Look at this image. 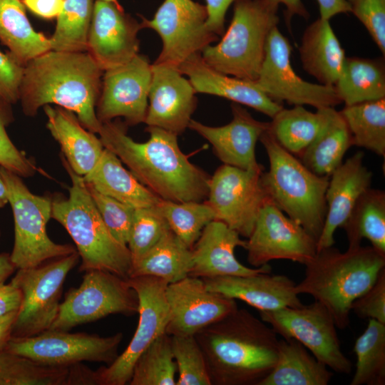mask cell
I'll return each instance as SVG.
<instances>
[{
    "label": "cell",
    "mask_w": 385,
    "mask_h": 385,
    "mask_svg": "<svg viewBox=\"0 0 385 385\" xmlns=\"http://www.w3.org/2000/svg\"><path fill=\"white\" fill-rule=\"evenodd\" d=\"M149 139L138 143L127 135L120 120L101 123L98 133L105 148L112 151L133 175L160 199L177 202L205 201L210 177L180 150L178 135L147 126Z\"/></svg>",
    "instance_id": "cell-1"
},
{
    "label": "cell",
    "mask_w": 385,
    "mask_h": 385,
    "mask_svg": "<svg viewBox=\"0 0 385 385\" xmlns=\"http://www.w3.org/2000/svg\"><path fill=\"white\" fill-rule=\"evenodd\" d=\"M103 71L88 52L50 50L26 63L19 87L24 114L33 116L51 103L73 112L82 125L98 133L96 108Z\"/></svg>",
    "instance_id": "cell-2"
},
{
    "label": "cell",
    "mask_w": 385,
    "mask_h": 385,
    "mask_svg": "<svg viewBox=\"0 0 385 385\" xmlns=\"http://www.w3.org/2000/svg\"><path fill=\"white\" fill-rule=\"evenodd\" d=\"M277 335L262 319L237 308L195 337L212 385H258L275 365Z\"/></svg>",
    "instance_id": "cell-3"
},
{
    "label": "cell",
    "mask_w": 385,
    "mask_h": 385,
    "mask_svg": "<svg viewBox=\"0 0 385 385\" xmlns=\"http://www.w3.org/2000/svg\"><path fill=\"white\" fill-rule=\"evenodd\" d=\"M304 279L295 286L298 294L311 295L329 312L336 327L350 323L353 302L364 294L385 268V256L371 246L341 252L333 246L317 252L305 265Z\"/></svg>",
    "instance_id": "cell-4"
},
{
    "label": "cell",
    "mask_w": 385,
    "mask_h": 385,
    "mask_svg": "<svg viewBox=\"0 0 385 385\" xmlns=\"http://www.w3.org/2000/svg\"><path fill=\"white\" fill-rule=\"evenodd\" d=\"M71 180L67 198L52 200L51 217L68 232L81 259L79 270H103L128 279L132 259L127 245L119 242L103 222L83 176L61 155Z\"/></svg>",
    "instance_id": "cell-5"
},
{
    "label": "cell",
    "mask_w": 385,
    "mask_h": 385,
    "mask_svg": "<svg viewBox=\"0 0 385 385\" xmlns=\"http://www.w3.org/2000/svg\"><path fill=\"white\" fill-rule=\"evenodd\" d=\"M259 140L270 163L269 170L261 175L269 200L317 242L327 214L329 176L319 175L308 169L278 143L269 128Z\"/></svg>",
    "instance_id": "cell-6"
},
{
    "label": "cell",
    "mask_w": 385,
    "mask_h": 385,
    "mask_svg": "<svg viewBox=\"0 0 385 385\" xmlns=\"http://www.w3.org/2000/svg\"><path fill=\"white\" fill-rule=\"evenodd\" d=\"M278 6L269 0H236L230 24L220 42L202 51L205 62L222 73L255 81L268 35L279 22Z\"/></svg>",
    "instance_id": "cell-7"
},
{
    "label": "cell",
    "mask_w": 385,
    "mask_h": 385,
    "mask_svg": "<svg viewBox=\"0 0 385 385\" xmlns=\"http://www.w3.org/2000/svg\"><path fill=\"white\" fill-rule=\"evenodd\" d=\"M14 220V242L10 254L16 269L38 266L76 252L69 244L52 241L46 232L52 199L32 193L20 176L0 166Z\"/></svg>",
    "instance_id": "cell-8"
},
{
    "label": "cell",
    "mask_w": 385,
    "mask_h": 385,
    "mask_svg": "<svg viewBox=\"0 0 385 385\" xmlns=\"http://www.w3.org/2000/svg\"><path fill=\"white\" fill-rule=\"evenodd\" d=\"M77 251L38 266L19 269L11 283L22 294L11 337H28L51 328L58 312L63 284L78 264Z\"/></svg>",
    "instance_id": "cell-9"
},
{
    "label": "cell",
    "mask_w": 385,
    "mask_h": 385,
    "mask_svg": "<svg viewBox=\"0 0 385 385\" xmlns=\"http://www.w3.org/2000/svg\"><path fill=\"white\" fill-rule=\"evenodd\" d=\"M138 310V296L128 279L103 270H89L80 286L66 293L49 329L68 331L110 314L130 316Z\"/></svg>",
    "instance_id": "cell-10"
},
{
    "label": "cell",
    "mask_w": 385,
    "mask_h": 385,
    "mask_svg": "<svg viewBox=\"0 0 385 385\" xmlns=\"http://www.w3.org/2000/svg\"><path fill=\"white\" fill-rule=\"evenodd\" d=\"M261 319L284 339H294L321 363L339 374H350L352 364L344 354L334 319L314 301L309 305L259 311Z\"/></svg>",
    "instance_id": "cell-11"
},
{
    "label": "cell",
    "mask_w": 385,
    "mask_h": 385,
    "mask_svg": "<svg viewBox=\"0 0 385 385\" xmlns=\"http://www.w3.org/2000/svg\"><path fill=\"white\" fill-rule=\"evenodd\" d=\"M207 16L206 6L193 0H164L153 19L140 16L143 29L155 31L163 42L154 63L178 68L189 57L218 41V36L207 27Z\"/></svg>",
    "instance_id": "cell-12"
},
{
    "label": "cell",
    "mask_w": 385,
    "mask_h": 385,
    "mask_svg": "<svg viewBox=\"0 0 385 385\" xmlns=\"http://www.w3.org/2000/svg\"><path fill=\"white\" fill-rule=\"evenodd\" d=\"M128 282L138 299V326L124 351L111 364L96 370L99 385L128 384L137 359L166 330L169 313L165 290L168 283L152 276L132 277Z\"/></svg>",
    "instance_id": "cell-13"
},
{
    "label": "cell",
    "mask_w": 385,
    "mask_h": 385,
    "mask_svg": "<svg viewBox=\"0 0 385 385\" xmlns=\"http://www.w3.org/2000/svg\"><path fill=\"white\" fill-rule=\"evenodd\" d=\"M262 170H244L222 165L210 177L205 200L215 220L248 238L259 212L270 200L262 186Z\"/></svg>",
    "instance_id": "cell-14"
},
{
    "label": "cell",
    "mask_w": 385,
    "mask_h": 385,
    "mask_svg": "<svg viewBox=\"0 0 385 385\" xmlns=\"http://www.w3.org/2000/svg\"><path fill=\"white\" fill-rule=\"evenodd\" d=\"M121 332L109 337L48 329L28 337H11L6 350L51 366H68L82 361L111 364L118 356Z\"/></svg>",
    "instance_id": "cell-15"
},
{
    "label": "cell",
    "mask_w": 385,
    "mask_h": 385,
    "mask_svg": "<svg viewBox=\"0 0 385 385\" xmlns=\"http://www.w3.org/2000/svg\"><path fill=\"white\" fill-rule=\"evenodd\" d=\"M292 46L277 26L268 35L265 55L255 83L267 96L282 105L312 106L317 109L336 106L342 102L334 86L305 81L291 63Z\"/></svg>",
    "instance_id": "cell-16"
},
{
    "label": "cell",
    "mask_w": 385,
    "mask_h": 385,
    "mask_svg": "<svg viewBox=\"0 0 385 385\" xmlns=\"http://www.w3.org/2000/svg\"><path fill=\"white\" fill-rule=\"evenodd\" d=\"M317 240L270 200L260 210L245 250L247 261L260 267L274 260L305 265L317 253Z\"/></svg>",
    "instance_id": "cell-17"
},
{
    "label": "cell",
    "mask_w": 385,
    "mask_h": 385,
    "mask_svg": "<svg viewBox=\"0 0 385 385\" xmlns=\"http://www.w3.org/2000/svg\"><path fill=\"white\" fill-rule=\"evenodd\" d=\"M151 78L152 64L139 53L125 64L104 71L96 108L100 122L123 117L127 125L144 123Z\"/></svg>",
    "instance_id": "cell-18"
},
{
    "label": "cell",
    "mask_w": 385,
    "mask_h": 385,
    "mask_svg": "<svg viewBox=\"0 0 385 385\" xmlns=\"http://www.w3.org/2000/svg\"><path fill=\"white\" fill-rule=\"evenodd\" d=\"M165 297L170 336H195L238 308L235 299L210 291L202 279L191 276L168 284Z\"/></svg>",
    "instance_id": "cell-19"
},
{
    "label": "cell",
    "mask_w": 385,
    "mask_h": 385,
    "mask_svg": "<svg viewBox=\"0 0 385 385\" xmlns=\"http://www.w3.org/2000/svg\"><path fill=\"white\" fill-rule=\"evenodd\" d=\"M138 22L119 3L96 0L87 52L104 71L127 63L138 54Z\"/></svg>",
    "instance_id": "cell-20"
},
{
    "label": "cell",
    "mask_w": 385,
    "mask_h": 385,
    "mask_svg": "<svg viewBox=\"0 0 385 385\" xmlns=\"http://www.w3.org/2000/svg\"><path fill=\"white\" fill-rule=\"evenodd\" d=\"M196 93L190 80L178 68L153 63L144 123L177 135L182 134L197 107Z\"/></svg>",
    "instance_id": "cell-21"
},
{
    "label": "cell",
    "mask_w": 385,
    "mask_h": 385,
    "mask_svg": "<svg viewBox=\"0 0 385 385\" xmlns=\"http://www.w3.org/2000/svg\"><path fill=\"white\" fill-rule=\"evenodd\" d=\"M232 119L220 127L208 126L190 120L188 128L207 140L213 151L225 165L244 170H262L257 161L255 148L260 135L269 128L270 122L255 119L240 104L231 105Z\"/></svg>",
    "instance_id": "cell-22"
},
{
    "label": "cell",
    "mask_w": 385,
    "mask_h": 385,
    "mask_svg": "<svg viewBox=\"0 0 385 385\" xmlns=\"http://www.w3.org/2000/svg\"><path fill=\"white\" fill-rule=\"evenodd\" d=\"M246 242L237 232L224 222L211 221L204 227L192 247V264L189 276L210 279L270 273L272 267L269 264L250 268L236 258L235 248H245Z\"/></svg>",
    "instance_id": "cell-23"
},
{
    "label": "cell",
    "mask_w": 385,
    "mask_h": 385,
    "mask_svg": "<svg viewBox=\"0 0 385 385\" xmlns=\"http://www.w3.org/2000/svg\"><path fill=\"white\" fill-rule=\"evenodd\" d=\"M364 156L363 152H356L329 175L327 214L317 252L334 245L335 231L342 227L360 196L371 188L373 173L364 165Z\"/></svg>",
    "instance_id": "cell-24"
},
{
    "label": "cell",
    "mask_w": 385,
    "mask_h": 385,
    "mask_svg": "<svg viewBox=\"0 0 385 385\" xmlns=\"http://www.w3.org/2000/svg\"><path fill=\"white\" fill-rule=\"evenodd\" d=\"M270 274L202 279L210 291L241 300L258 312L298 307L303 304L296 292V284L291 279L285 275Z\"/></svg>",
    "instance_id": "cell-25"
},
{
    "label": "cell",
    "mask_w": 385,
    "mask_h": 385,
    "mask_svg": "<svg viewBox=\"0 0 385 385\" xmlns=\"http://www.w3.org/2000/svg\"><path fill=\"white\" fill-rule=\"evenodd\" d=\"M188 77L195 92L225 98L247 106L272 118L283 106L272 100L255 81L222 73L207 64L201 53H195L178 66Z\"/></svg>",
    "instance_id": "cell-26"
},
{
    "label": "cell",
    "mask_w": 385,
    "mask_h": 385,
    "mask_svg": "<svg viewBox=\"0 0 385 385\" xmlns=\"http://www.w3.org/2000/svg\"><path fill=\"white\" fill-rule=\"evenodd\" d=\"M43 109L47 128L59 143L66 162L76 173L86 175L96 166L104 150L100 138L85 128L73 112L50 105Z\"/></svg>",
    "instance_id": "cell-27"
},
{
    "label": "cell",
    "mask_w": 385,
    "mask_h": 385,
    "mask_svg": "<svg viewBox=\"0 0 385 385\" xmlns=\"http://www.w3.org/2000/svg\"><path fill=\"white\" fill-rule=\"evenodd\" d=\"M299 51L302 67L307 73L320 84L334 86L346 57L329 20L319 18L307 26Z\"/></svg>",
    "instance_id": "cell-28"
},
{
    "label": "cell",
    "mask_w": 385,
    "mask_h": 385,
    "mask_svg": "<svg viewBox=\"0 0 385 385\" xmlns=\"http://www.w3.org/2000/svg\"><path fill=\"white\" fill-rule=\"evenodd\" d=\"M83 178L99 192L134 208L155 206L161 200L123 166L116 155L105 148L96 166Z\"/></svg>",
    "instance_id": "cell-29"
},
{
    "label": "cell",
    "mask_w": 385,
    "mask_h": 385,
    "mask_svg": "<svg viewBox=\"0 0 385 385\" xmlns=\"http://www.w3.org/2000/svg\"><path fill=\"white\" fill-rule=\"evenodd\" d=\"M333 373L294 339L279 340L275 365L258 385H327Z\"/></svg>",
    "instance_id": "cell-30"
},
{
    "label": "cell",
    "mask_w": 385,
    "mask_h": 385,
    "mask_svg": "<svg viewBox=\"0 0 385 385\" xmlns=\"http://www.w3.org/2000/svg\"><path fill=\"white\" fill-rule=\"evenodd\" d=\"M0 41L24 66L51 50L50 38L33 29L21 0H0Z\"/></svg>",
    "instance_id": "cell-31"
},
{
    "label": "cell",
    "mask_w": 385,
    "mask_h": 385,
    "mask_svg": "<svg viewBox=\"0 0 385 385\" xmlns=\"http://www.w3.org/2000/svg\"><path fill=\"white\" fill-rule=\"evenodd\" d=\"M352 145V136L345 120L339 111L328 107L324 126L299 158L314 173L329 176L342 163Z\"/></svg>",
    "instance_id": "cell-32"
},
{
    "label": "cell",
    "mask_w": 385,
    "mask_h": 385,
    "mask_svg": "<svg viewBox=\"0 0 385 385\" xmlns=\"http://www.w3.org/2000/svg\"><path fill=\"white\" fill-rule=\"evenodd\" d=\"M192 264V249L170 230L132 263L130 277L152 276L173 283L189 276Z\"/></svg>",
    "instance_id": "cell-33"
},
{
    "label": "cell",
    "mask_w": 385,
    "mask_h": 385,
    "mask_svg": "<svg viewBox=\"0 0 385 385\" xmlns=\"http://www.w3.org/2000/svg\"><path fill=\"white\" fill-rule=\"evenodd\" d=\"M334 87L345 106L385 98L384 59L345 58Z\"/></svg>",
    "instance_id": "cell-34"
},
{
    "label": "cell",
    "mask_w": 385,
    "mask_h": 385,
    "mask_svg": "<svg viewBox=\"0 0 385 385\" xmlns=\"http://www.w3.org/2000/svg\"><path fill=\"white\" fill-rule=\"evenodd\" d=\"M348 248L361 245L363 239L385 256V192L369 188L359 198L342 226Z\"/></svg>",
    "instance_id": "cell-35"
},
{
    "label": "cell",
    "mask_w": 385,
    "mask_h": 385,
    "mask_svg": "<svg viewBox=\"0 0 385 385\" xmlns=\"http://www.w3.org/2000/svg\"><path fill=\"white\" fill-rule=\"evenodd\" d=\"M327 108H319L313 113L303 106L283 107L272 118L269 130L280 145L299 157L324 126Z\"/></svg>",
    "instance_id": "cell-36"
},
{
    "label": "cell",
    "mask_w": 385,
    "mask_h": 385,
    "mask_svg": "<svg viewBox=\"0 0 385 385\" xmlns=\"http://www.w3.org/2000/svg\"><path fill=\"white\" fill-rule=\"evenodd\" d=\"M351 132L353 145L385 156V98L345 106L339 111Z\"/></svg>",
    "instance_id": "cell-37"
},
{
    "label": "cell",
    "mask_w": 385,
    "mask_h": 385,
    "mask_svg": "<svg viewBox=\"0 0 385 385\" xmlns=\"http://www.w3.org/2000/svg\"><path fill=\"white\" fill-rule=\"evenodd\" d=\"M354 351L356 369L351 385L385 384V324L369 319L364 332L356 339Z\"/></svg>",
    "instance_id": "cell-38"
},
{
    "label": "cell",
    "mask_w": 385,
    "mask_h": 385,
    "mask_svg": "<svg viewBox=\"0 0 385 385\" xmlns=\"http://www.w3.org/2000/svg\"><path fill=\"white\" fill-rule=\"evenodd\" d=\"M93 4V0H64L56 17L55 31L50 38L51 50L87 52Z\"/></svg>",
    "instance_id": "cell-39"
},
{
    "label": "cell",
    "mask_w": 385,
    "mask_h": 385,
    "mask_svg": "<svg viewBox=\"0 0 385 385\" xmlns=\"http://www.w3.org/2000/svg\"><path fill=\"white\" fill-rule=\"evenodd\" d=\"M68 366H51L10 352H0V385H68Z\"/></svg>",
    "instance_id": "cell-40"
},
{
    "label": "cell",
    "mask_w": 385,
    "mask_h": 385,
    "mask_svg": "<svg viewBox=\"0 0 385 385\" xmlns=\"http://www.w3.org/2000/svg\"><path fill=\"white\" fill-rule=\"evenodd\" d=\"M177 366L171 337L160 335L137 359L130 385H176Z\"/></svg>",
    "instance_id": "cell-41"
},
{
    "label": "cell",
    "mask_w": 385,
    "mask_h": 385,
    "mask_svg": "<svg viewBox=\"0 0 385 385\" xmlns=\"http://www.w3.org/2000/svg\"><path fill=\"white\" fill-rule=\"evenodd\" d=\"M158 206L170 229L191 249L204 227L215 220L212 209L205 200L177 202L161 199Z\"/></svg>",
    "instance_id": "cell-42"
},
{
    "label": "cell",
    "mask_w": 385,
    "mask_h": 385,
    "mask_svg": "<svg viewBox=\"0 0 385 385\" xmlns=\"http://www.w3.org/2000/svg\"><path fill=\"white\" fill-rule=\"evenodd\" d=\"M158 205L135 209L127 243L132 263L140 259L170 230Z\"/></svg>",
    "instance_id": "cell-43"
},
{
    "label": "cell",
    "mask_w": 385,
    "mask_h": 385,
    "mask_svg": "<svg viewBox=\"0 0 385 385\" xmlns=\"http://www.w3.org/2000/svg\"><path fill=\"white\" fill-rule=\"evenodd\" d=\"M178 376L176 385H212L203 353L195 336H170Z\"/></svg>",
    "instance_id": "cell-44"
},
{
    "label": "cell",
    "mask_w": 385,
    "mask_h": 385,
    "mask_svg": "<svg viewBox=\"0 0 385 385\" xmlns=\"http://www.w3.org/2000/svg\"><path fill=\"white\" fill-rule=\"evenodd\" d=\"M86 185L109 232L119 242L127 245L135 208L99 192L88 184Z\"/></svg>",
    "instance_id": "cell-45"
},
{
    "label": "cell",
    "mask_w": 385,
    "mask_h": 385,
    "mask_svg": "<svg viewBox=\"0 0 385 385\" xmlns=\"http://www.w3.org/2000/svg\"><path fill=\"white\" fill-rule=\"evenodd\" d=\"M12 120L11 105L0 100V166L20 177L32 176L36 166L15 146L6 133V128Z\"/></svg>",
    "instance_id": "cell-46"
},
{
    "label": "cell",
    "mask_w": 385,
    "mask_h": 385,
    "mask_svg": "<svg viewBox=\"0 0 385 385\" xmlns=\"http://www.w3.org/2000/svg\"><path fill=\"white\" fill-rule=\"evenodd\" d=\"M351 12L361 22L385 54V0H346Z\"/></svg>",
    "instance_id": "cell-47"
},
{
    "label": "cell",
    "mask_w": 385,
    "mask_h": 385,
    "mask_svg": "<svg viewBox=\"0 0 385 385\" xmlns=\"http://www.w3.org/2000/svg\"><path fill=\"white\" fill-rule=\"evenodd\" d=\"M351 311L360 318L385 324V268L371 288L353 302Z\"/></svg>",
    "instance_id": "cell-48"
},
{
    "label": "cell",
    "mask_w": 385,
    "mask_h": 385,
    "mask_svg": "<svg viewBox=\"0 0 385 385\" xmlns=\"http://www.w3.org/2000/svg\"><path fill=\"white\" fill-rule=\"evenodd\" d=\"M24 68L9 53L0 51V100L9 105L19 101Z\"/></svg>",
    "instance_id": "cell-49"
},
{
    "label": "cell",
    "mask_w": 385,
    "mask_h": 385,
    "mask_svg": "<svg viewBox=\"0 0 385 385\" xmlns=\"http://www.w3.org/2000/svg\"><path fill=\"white\" fill-rule=\"evenodd\" d=\"M236 0H205L207 10V27L217 36L225 33V14Z\"/></svg>",
    "instance_id": "cell-50"
},
{
    "label": "cell",
    "mask_w": 385,
    "mask_h": 385,
    "mask_svg": "<svg viewBox=\"0 0 385 385\" xmlns=\"http://www.w3.org/2000/svg\"><path fill=\"white\" fill-rule=\"evenodd\" d=\"M21 299V292L18 287L11 282H0V317L18 312Z\"/></svg>",
    "instance_id": "cell-51"
},
{
    "label": "cell",
    "mask_w": 385,
    "mask_h": 385,
    "mask_svg": "<svg viewBox=\"0 0 385 385\" xmlns=\"http://www.w3.org/2000/svg\"><path fill=\"white\" fill-rule=\"evenodd\" d=\"M25 7L36 15L46 19L56 18L60 14L64 0H21Z\"/></svg>",
    "instance_id": "cell-52"
},
{
    "label": "cell",
    "mask_w": 385,
    "mask_h": 385,
    "mask_svg": "<svg viewBox=\"0 0 385 385\" xmlns=\"http://www.w3.org/2000/svg\"><path fill=\"white\" fill-rule=\"evenodd\" d=\"M319 6V18L330 20L339 14L351 12L350 6L346 0H317Z\"/></svg>",
    "instance_id": "cell-53"
},
{
    "label": "cell",
    "mask_w": 385,
    "mask_h": 385,
    "mask_svg": "<svg viewBox=\"0 0 385 385\" xmlns=\"http://www.w3.org/2000/svg\"><path fill=\"white\" fill-rule=\"evenodd\" d=\"M272 3L278 5L282 4L286 9L284 11V21L287 26L291 29V21L294 16H299L305 19H309V14L305 8L302 0H269Z\"/></svg>",
    "instance_id": "cell-54"
},
{
    "label": "cell",
    "mask_w": 385,
    "mask_h": 385,
    "mask_svg": "<svg viewBox=\"0 0 385 385\" xmlns=\"http://www.w3.org/2000/svg\"><path fill=\"white\" fill-rule=\"evenodd\" d=\"M17 312L9 313L0 317V352L5 349L11 337L12 327Z\"/></svg>",
    "instance_id": "cell-55"
},
{
    "label": "cell",
    "mask_w": 385,
    "mask_h": 385,
    "mask_svg": "<svg viewBox=\"0 0 385 385\" xmlns=\"http://www.w3.org/2000/svg\"><path fill=\"white\" fill-rule=\"evenodd\" d=\"M15 270L16 267L11 262L10 254L0 253V282H5Z\"/></svg>",
    "instance_id": "cell-56"
},
{
    "label": "cell",
    "mask_w": 385,
    "mask_h": 385,
    "mask_svg": "<svg viewBox=\"0 0 385 385\" xmlns=\"http://www.w3.org/2000/svg\"><path fill=\"white\" fill-rule=\"evenodd\" d=\"M9 202L8 192L6 184L0 171V208L4 207Z\"/></svg>",
    "instance_id": "cell-57"
},
{
    "label": "cell",
    "mask_w": 385,
    "mask_h": 385,
    "mask_svg": "<svg viewBox=\"0 0 385 385\" xmlns=\"http://www.w3.org/2000/svg\"><path fill=\"white\" fill-rule=\"evenodd\" d=\"M103 1H113L115 3H118V0H103Z\"/></svg>",
    "instance_id": "cell-58"
},
{
    "label": "cell",
    "mask_w": 385,
    "mask_h": 385,
    "mask_svg": "<svg viewBox=\"0 0 385 385\" xmlns=\"http://www.w3.org/2000/svg\"><path fill=\"white\" fill-rule=\"evenodd\" d=\"M0 236H1V232H0Z\"/></svg>",
    "instance_id": "cell-59"
}]
</instances>
